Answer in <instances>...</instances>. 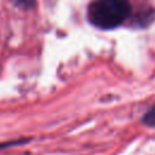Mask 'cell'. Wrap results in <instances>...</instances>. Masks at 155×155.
Returning <instances> with one entry per match:
<instances>
[{
	"instance_id": "obj_1",
	"label": "cell",
	"mask_w": 155,
	"mask_h": 155,
	"mask_svg": "<svg viewBox=\"0 0 155 155\" xmlns=\"http://www.w3.org/2000/svg\"><path fill=\"white\" fill-rule=\"evenodd\" d=\"M132 13L130 0H93L87 8L88 22L104 30L124 24Z\"/></svg>"
},
{
	"instance_id": "obj_2",
	"label": "cell",
	"mask_w": 155,
	"mask_h": 155,
	"mask_svg": "<svg viewBox=\"0 0 155 155\" xmlns=\"http://www.w3.org/2000/svg\"><path fill=\"white\" fill-rule=\"evenodd\" d=\"M142 122L148 127H155V104L145 111L142 117Z\"/></svg>"
},
{
	"instance_id": "obj_3",
	"label": "cell",
	"mask_w": 155,
	"mask_h": 155,
	"mask_svg": "<svg viewBox=\"0 0 155 155\" xmlns=\"http://www.w3.org/2000/svg\"><path fill=\"white\" fill-rule=\"evenodd\" d=\"M30 139H13V140H8V142H2L0 143V150L4 148H10V147H16V145H22L24 143H28Z\"/></svg>"
},
{
	"instance_id": "obj_4",
	"label": "cell",
	"mask_w": 155,
	"mask_h": 155,
	"mask_svg": "<svg viewBox=\"0 0 155 155\" xmlns=\"http://www.w3.org/2000/svg\"><path fill=\"white\" fill-rule=\"evenodd\" d=\"M13 1L16 2L17 6H19L22 8H25V10L31 8L35 5V0H13Z\"/></svg>"
}]
</instances>
